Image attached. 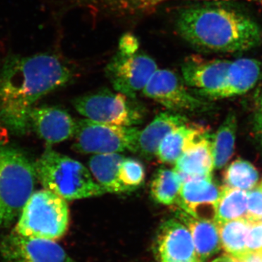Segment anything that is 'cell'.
<instances>
[{
	"label": "cell",
	"mask_w": 262,
	"mask_h": 262,
	"mask_svg": "<svg viewBox=\"0 0 262 262\" xmlns=\"http://www.w3.org/2000/svg\"><path fill=\"white\" fill-rule=\"evenodd\" d=\"M73 77L70 65L53 52L8 55L0 69V122L15 134H26L38 100Z\"/></svg>",
	"instance_id": "cell-1"
},
{
	"label": "cell",
	"mask_w": 262,
	"mask_h": 262,
	"mask_svg": "<svg viewBox=\"0 0 262 262\" xmlns=\"http://www.w3.org/2000/svg\"><path fill=\"white\" fill-rule=\"evenodd\" d=\"M176 28L198 51L241 53L262 43L260 26L246 13L223 2L184 8L177 15Z\"/></svg>",
	"instance_id": "cell-2"
},
{
	"label": "cell",
	"mask_w": 262,
	"mask_h": 262,
	"mask_svg": "<svg viewBox=\"0 0 262 262\" xmlns=\"http://www.w3.org/2000/svg\"><path fill=\"white\" fill-rule=\"evenodd\" d=\"M37 179L43 188L65 201L101 195L105 191L80 162L48 148L34 163Z\"/></svg>",
	"instance_id": "cell-3"
},
{
	"label": "cell",
	"mask_w": 262,
	"mask_h": 262,
	"mask_svg": "<svg viewBox=\"0 0 262 262\" xmlns=\"http://www.w3.org/2000/svg\"><path fill=\"white\" fill-rule=\"evenodd\" d=\"M37 180L34 163L25 154L0 143V226L20 215Z\"/></svg>",
	"instance_id": "cell-4"
},
{
	"label": "cell",
	"mask_w": 262,
	"mask_h": 262,
	"mask_svg": "<svg viewBox=\"0 0 262 262\" xmlns=\"http://www.w3.org/2000/svg\"><path fill=\"white\" fill-rule=\"evenodd\" d=\"M69 222L67 201L43 189L33 192L29 198L15 231L25 237L56 241L64 235Z\"/></svg>",
	"instance_id": "cell-5"
},
{
	"label": "cell",
	"mask_w": 262,
	"mask_h": 262,
	"mask_svg": "<svg viewBox=\"0 0 262 262\" xmlns=\"http://www.w3.org/2000/svg\"><path fill=\"white\" fill-rule=\"evenodd\" d=\"M140 130L82 119L76 122L73 149L81 154L136 153Z\"/></svg>",
	"instance_id": "cell-6"
},
{
	"label": "cell",
	"mask_w": 262,
	"mask_h": 262,
	"mask_svg": "<svg viewBox=\"0 0 262 262\" xmlns=\"http://www.w3.org/2000/svg\"><path fill=\"white\" fill-rule=\"evenodd\" d=\"M121 93L105 89L76 98L77 113L93 121L120 126L136 127L142 122L139 105Z\"/></svg>",
	"instance_id": "cell-7"
},
{
	"label": "cell",
	"mask_w": 262,
	"mask_h": 262,
	"mask_svg": "<svg viewBox=\"0 0 262 262\" xmlns=\"http://www.w3.org/2000/svg\"><path fill=\"white\" fill-rule=\"evenodd\" d=\"M157 70L156 62L146 53L119 49L105 72L115 91L134 99Z\"/></svg>",
	"instance_id": "cell-8"
},
{
	"label": "cell",
	"mask_w": 262,
	"mask_h": 262,
	"mask_svg": "<svg viewBox=\"0 0 262 262\" xmlns=\"http://www.w3.org/2000/svg\"><path fill=\"white\" fill-rule=\"evenodd\" d=\"M142 94L174 113L198 111L203 106L201 100L188 91L183 79L168 70L158 69Z\"/></svg>",
	"instance_id": "cell-9"
},
{
	"label": "cell",
	"mask_w": 262,
	"mask_h": 262,
	"mask_svg": "<svg viewBox=\"0 0 262 262\" xmlns=\"http://www.w3.org/2000/svg\"><path fill=\"white\" fill-rule=\"evenodd\" d=\"M3 262H76L51 239L25 237L13 231L0 244Z\"/></svg>",
	"instance_id": "cell-10"
},
{
	"label": "cell",
	"mask_w": 262,
	"mask_h": 262,
	"mask_svg": "<svg viewBox=\"0 0 262 262\" xmlns=\"http://www.w3.org/2000/svg\"><path fill=\"white\" fill-rule=\"evenodd\" d=\"M222 189L211 177L189 179L183 182L176 204L194 218L214 222Z\"/></svg>",
	"instance_id": "cell-11"
},
{
	"label": "cell",
	"mask_w": 262,
	"mask_h": 262,
	"mask_svg": "<svg viewBox=\"0 0 262 262\" xmlns=\"http://www.w3.org/2000/svg\"><path fill=\"white\" fill-rule=\"evenodd\" d=\"M230 63L227 60L187 57L182 65L183 80L187 86L199 90L202 96L214 98L225 88Z\"/></svg>",
	"instance_id": "cell-12"
},
{
	"label": "cell",
	"mask_w": 262,
	"mask_h": 262,
	"mask_svg": "<svg viewBox=\"0 0 262 262\" xmlns=\"http://www.w3.org/2000/svg\"><path fill=\"white\" fill-rule=\"evenodd\" d=\"M157 246L160 262H199L192 235L179 220L171 219L162 224Z\"/></svg>",
	"instance_id": "cell-13"
},
{
	"label": "cell",
	"mask_w": 262,
	"mask_h": 262,
	"mask_svg": "<svg viewBox=\"0 0 262 262\" xmlns=\"http://www.w3.org/2000/svg\"><path fill=\"white\" fill-rule=\"evenodd\" d=\"M29 124L48 145L72 137L76 128V122L70 114L56 106L33 108L29 115Z\"/></svg>",
	"instance_id": "cell-14"
},
{
	"label": "cell",
	"mask_w": 262,
	"mask_h": 262,
	"mask_svg": "<svg viewBox=\"0 0 262 262\" xmlns=\"http://www.w3.org/2000/svg\"><path fill=\"white\" fill-rule=\"evenodd\" d=\"M174 0H84L86 7L106 18H130L151 13L160 5ZM190 1H246L261 5L262 0H190Z\"/></svg>",
	"instance_id": "cell-15"
},
{
	"label": "cell",
	"mask_w": 262,
	"mask_h": 262,
	"mask_svg": "<svg viewBox=\"0 0 262 262\" xmlns=\"http://www.w3.org/2000/svg\"><path fill=\"white\" fill-rule=\"evenodd\" d=\"M187 119L180 113L166 112L159 114L144 130H140L136 153L146 159H152L157 157L158 148L164 138L187 124Z\"/></svg>",
	"instance_id": "cell-16"
},
{
	"label": "cell",
	"mask_w": 262,
	"mask_h": 262,
	"mask_svg": "<svg viewBox=\"0 0 262 262\" xmlns=\"http://www.w3.org/2000/svg\"><path fill=\"white\" fill-rule=\"evenodd\" d=\"M177 210L178 220L187 227L192 235L199 262H206L220 252L222 246L216 224L212 221L198 220L180 208Z\"/></svg>",
	"instance_id": "cell-17"
},
{
	"label": "cell",
	"mask_w": 262,
	"mask_h": 262,
	"mask_svg": "<svg viewBox=\"0 0 262 262\" xmlns=\"http://www.w3.org/2000/svg\"><path fill=\"white\" fill-rule=\"evenodd\" d=\"M262 76V63L253 58H242L231 61L225 88L214 98H224L246 94L252 89Z\"/></svg>",
	"instance_id": "cell-18"
},
{
	"label": "cell",
	"mask_w": 262,
	"mask_h": 262,
	"mask_svg": "<svg viewBox=\"0 0 262 262\" xmlns=\"http://www.w3.org/2000/svg\"><path fill=\"white\" fill-rule=\"evenodd\" d=\"M174 165V170L182 177L183 182L192 178L211 177L214 165L209 135L191 146Z\"/></svg>",
	"instance_id": "cell-19"
},
{
	"label": "cell",
	"mask_w": 262,
	"mask_h": 262,
	"mask_svg": "<svg viewBox=\"0 0 262 262\" xmlns=\"http://www.w3.org/2000/svg\"><path fill=\"white\" fill-rule=\"evenodd\" d=\"M208 134L204 127L186 124L170 132L160 143L157 158L164 163L175 164L191 146Z\"/></svg>",
	"instance_id": "cell-20"
},
{
	"label": "cell",
	"mask_w": 262,
	"mask_h": 262,
	"mask_svg": "<svg viewBox=\"0 0 262 262\" xmlns=\"http://www.w3.org/2000/svg\"><path fill=\"white\" fill-rule=\"evenodd\" d=\"M125 158L118 153H108L94 155L89 160V170L105 192H129L118 179L119 167Z\"/></svg>",
	"instance_id": "cell-21"
},
{
	"label": "cell",
	"mask_w": 262,
	"mask_h": 262,
	"mask_svg": "<svg viewBox=\"0 0 262 262\" xmlns=\"http://www.w3.org/2000/svg\"><path fill=\"white\" fill-rule=\"evenodd\" d=\"M249 226L246 219L230 221L218 226L221 246L227 255L237 261H242L249 254L246 245Z\"/></svg>",
	"instance_id": "cell-22"
},
{
	"label": "cell",
	"mask_w": 262,
	"mask_h": 262,
	"mask_svg": "<svg viewBox=\"0 0 262 262\" xmlns=\"http://www.w3.org/2000/svg\"><path fill=\"white\" fill-rule=\"evenodd\" d=\"M247 192L224 186L217 204L214 222L221 225L230 221L246 219L247 214Z\"/></svg>",
	"instance_id": "cell-23"
},
{
	"label": "cell",
	"mask_w": 262,
	"mask_h": 262,
	"mask_svg": "<svg viewBox=\"0 0 262 262\" xmlns=\"http://www.w3.org/2000/svg\"><path fill=\"white\" fill-rule=\"evenodd\" d=\"M236 130L237 119L233 113H230L219 127L211 141L214 168L221 169L225 166L233 154Z\"/></svg>",
	"instance_id": "cell-24"
},
{
	"label": "cell",
	"mask_w": 262,
	"mask_h": 262,
	"mask_svg": "<svg viewBox=\"0 0 262 262\" xmlns=\"http://www.w3.org/2000/svg\"><path fill=\"white\" fill-rule=\"evenodd\" d=\"M182 184V177L174 169L160 168L155 173L150 186L151 198L160 204L175 205Z\"/></svg>",
	"instance_id": "cell-25"
},
{
	"label": "cell",
	"mask_w": 262,
	"mask_h": 262,
	"mask_svg": "<svg viewBox=\"0 0 262 262\" xmlns=\"http://www.w3.org/2000/svg\"><path fill=\"white\" fill-rule=\"evenodd\" d=\"M258 180L257 170L249 162L237 160L229 165L224 174L226 187L251 190Z\"/></svg>",
	"instance_id": "cell-26"
},
{
	"label": "cell",
	"mask_w": 262,
	"mask_h": 262,
	"mask_svg": "<svg viewBox=\"0 0 262 262\" xmlns=\"http://www.w3.org/2000/svg\"><path fill=\"white\" fill-rule=\"evenodd\" d=\"M145 178V170L140 162L125 158L118 170V179L129 192L140 187Z\"/></svg>",
	"instance_id": "cell-27"
},
{
	"label": "cell",
	"mask_w": 262,
	"mask_h": 262,
	"mask_svg": "<svg viewBox=\"0 0 262 262\" xmlns=\"http://www.w3.org/2000/svg\"><path fill=\"white\" fill-rule=\"evenodd\" d=\"M247 214L249 223L262 221V189L258 186L247 193Z\"/></svg>",
	"instance_id": "cell-28"
},
{
	"label": "cell",
	"mask_w": 262,
	"mask_h": 262,
	"mask_svg": "<svg viewBox=\"0 0 262 262\" xmlns=\"http://www.w3.org/2000/svg\"><path fill=\"white\" fill-rule=\"evenodd\" d=\"M246 248L249 253L262 251V221L250 223L246 239Z\"/></svg>",
	"instance_id": "cell-29"
},
{
	"label": "cell",
	"mask_w": 262,
	"mask_h": 262,
	"mask_svg": "<svg viewBox=\"0 0 262 262\" xmlns=\"http://www.w3.org/2000/svg\"><path fill=\"white\" fill-rule=\"evenodd\" d=\"M254 129L260 136L262 135V96L260 101L259 106L254 118Z\"/></svg>",
	"instance_id": "cell-30"
},
{
	"label": "cell",
	"mask_w": 262,
	"mask_h": 262,
	"mask_svg": "<svg viewBox=\"0 0 262 262\" xmlns=\"http://www.w3.org/2000/svg\"><path fill=\"white\" fill-rule=\"evenodd\" d=\"M237 262H262V257L260 253H249L242 261Z\"/></svg>",
	"instance_id": "cell-31"
},
{
	"label": "cell",
	"mask_w": 262,
	"mask_h": 262,
	"mask_svg": "<svg viewBox=\"0 0 262 262\" xmlns=\"http://www.w3.org/2000/svg\"><path fill=\"white\" fill-rule=\"evenodd\" d=\"M211 262H237V260L234 259V258H232V256H229V255H223V256H221V257H219L215 258V259L213 260V261Z\"/></svg>",
	"instance_id": "cell-32"
},
{
	"label": "cell",
	"mask_w": 262,
	"mask_h": 262,
	"mask_svg": "<svg viewBox=\"0 0 262 262\" xmlns=\"http://www.w3.org/2000/svg\"><path fill=\"white\" fill-rule=\"evenodd\" d=\"M259 187H261L262 189V182H261V184H259Z\"/></svg>",
	"instance_id": "cell-33"
},
{
	"label": "cell",
	"mask_w": 262,
	"mask_h": 262,
	"mask_svg": "<svg viewBox=\"0 0 262 262\" xmlns=\"http://www.w3.org/2000/svg\"><path fill=\"white\" fill-rule=\"evenodd\" d=\"M260 254H261V257H262V251H261V252H260Z\"/></svg>",
	"instance_id": "cell-34"
},
{
	"label": "cell",
	"mask_w": 262,
	"mask_h": 262,
	"mask_svg": "<svg viewBox=\"0 0 262 262\" xmlns=\"http://www.w3.org/2000/svg\"><path fill=\"white\" fill-rule=\"evenodd\" d=\"M261 139H262V135H261Z\"/></svg>",
	"instance_id": "cell-35"
}]
</instances>
